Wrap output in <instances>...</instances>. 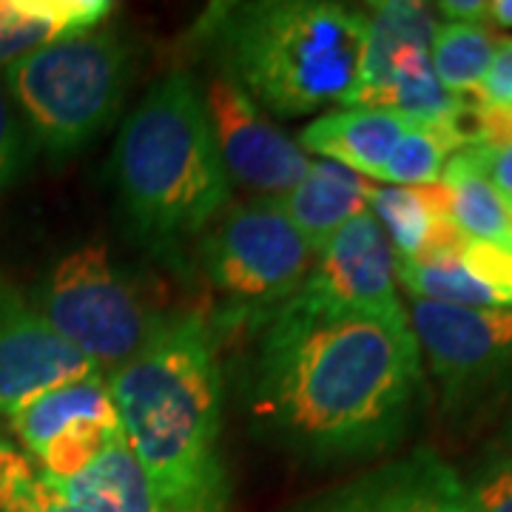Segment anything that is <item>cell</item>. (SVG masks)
<instances>
[{"label":"cell","mask_w":512,"mask_h":512,"mask_svg":"<svg viewBox=\"0 0 512 512\" xmlns=\"http://www.w3.org/2000/svg\"><path fill=\"white\" fill-rule=\"evenodd\" d=\"M245 373L254 430L311 461H367L407 439L424 399V362L410 319L285 299L254 319Z\"/></svg>","instance_id":"1"},{"label":"cell","mask_w":512,"mask_h":512,"mask_svg":"<svg viewBox=\"0 0 512 512\" xmlns=\"http://www.w3.org/2000/svg\"><path fill=\"white\" fill-rule=\"evenodd\" d=\"M109 390L163 512H228L217 330L197 313L165 316Z\"/></svg>","instance_id":"2"},{"label":"cell","mask_w":512,"mask_h":512,"mask_svg":"<svg viewBox=\"0 0 512 512\" xmlns=\"http://www.w3.org/2000/svg\"><path fill=\"white\" fill-rule=\"evenodd\" d=\"M111 174L131 237L148 254L180 265L188 242H200L231 200L197 80L160 77L123 120Z\"/></svg>","instance_id":"3"},{"label":"cell","mask_w":512,"mask_h":512,"mask_svg":"<svg viewBox=\"0 0 512 512\" xmlns=\"http://www.w3.org/2000/svg\"><path fill=\"white\" fill-rule=\"evenodd\" d=\"M365 20V12L328 0L217 3L202 18L200 37L217 69L259 109L293 120L348 100Z\"/></svg>","instance_id":"4"},{"label":"cell","mask_w":512,"mask_h":512,"mask_svg":"<svg viewBox=\"0 0 512 512\" xmlns=\"http://www.w3.org/2000/svg\"><path fill=\"white\" fill-rule=\"evenodd\" d=\"M131 66L128 37L111 26H94L18 60L3 72V86L35 151L69 160L117 117Z\"/></svg>","instance_id":"5"},{"label":"cell","mask_w":512,"mask_h":512,"mask_svg":"<svg viewBox=\"0 0 512 512\" xmlns=\"http://www.w3.org/2000/svg\"><path fill=\"white\" fill-rule=\"evenodd\" d=\"M32 305L106 379L146 348L165 319L114 268L103 242H86L49 265Z\"/></svg>","instance_id":"6"},{"label":"cell","mask_w":512,"mask_h":512,"mask_svg":"<svg viewBox=\"0 0 512 512\" xmlns=\"http://www.w3.org/2000/svg\"><path fill=\"white\" fill-rule=\"evenodd\" d=\"M197 256L228 316L256 319L299 291L316 254L276 200L256 197L225 208L197 242Z\"/></svg>","instance_id":"7"},{"label":"cell","mask_w":512,"mask_h":512,"mask_svg":"<svg viewBox=\"0 0 512 512\" xmlns=\"http://www.w3.org/2000/svg\"><path fill=\"white\" fill-rule=\"evenodd\" d=\"M407 319L447 416L470 419L512 396V311L413 299Z\"/></svg>","instance_id":"8"},{"label":"cell","mask_w":512,"mask_h":512,"mask_svg":"<svg viewBox=\"0 0 512 512\" xmlns=\"http://www.w3.org/2000/svg\"><path fill=\"white\" fill-rule=\"evenodd\" d=\"M200 94L220 160L231 180L262 200H279L308 174L311 157L268 120V114L231 74L214 69Z\"/></svg>","instance_id":"9"},{"label":"cell","mask_w":512,"mask_h":512,"mask_svg":"<svg viewBox=\"0 0 512 512\" xmlns=\"http://www.w3.org/2000/svg\"><path fill=\"white\" fill-rule=\"evenodd\" d=\"M293 296L330 311L407 316L396 291V254L370 208L339 228L313 256L311 271Z\"/></svg>","instance_id":"10"},{"label":"cell","mask_w":512,"mask_h":512,"mask_svg":"<svg viewBox=\"0 0 512 512\" xmlns=\"http://www.w3.org/2000/svg\"><path fill=\"white\" fill-rule=\"evenodd\" d=\"M285 512H476L464 478L419 447L311 495Z\"/></svg>","instance_id":"11"},{"label":"cell","mask_w":512,"mask_h":512,"mask_svg":"<svg viewBox=\"0 0 512 512\" xmlns=\"http://www.w3.org/2000/svg\"><path fill=\"white\" fill-rule=\"evenodd\" d=\"M97 367L57 333L0 271V416L60 384L80 382Z\"/></svg>","instance_id":"12"},{"label":"cell","mask_w":512,"mask_h":512,"mask_svg":"<svg viewBox=\"0 0 512 512\" xmlns=\"http://www.w3.org/2000/svg\"><path fill=\"white\" fill-rule=\"evenodd\" d=\"M365 18L359 72L342 109H384L399 80L433 69L430 46L439 15L430 3L382 0L367 9Z\"/></svg>","instance_id":"13"},{"label":"cell","mask_w":512,"mask_h":512,"mask_svg":"<svg viewBox=\"0 0 512 512\" xmlns=\"http://www.w3.org/2000/svg\"><path fill=\"white\" fill-rule=\"evenodd\" d=\"M410 117L387 109H336L299 131V148L319 160L342 165L362 180L382 183V171Z\"/></svg>","instance_id":"14"},{"label":"cell","mask_w":512,"mask_h":512,"mask_svg":"<svg viewBox=\"0 0 512 512\" xmlns=\"http://www.w3.org/2000/svg\"><path fill=\"white\" fill-rule=\"evenodd\" d=\"M370 191L373 183H367L348 168L328 160H311L308 174L288 194H282L276 205L305 237L313 254H319L339 228H345L353 217L365 214Z\"/></svg>","instance_id":"15"},{"label":"cell","mask_w":512,"mask_h":512,"mask_svg":"<svg viewBox=\"0 0 512 512\" xmlns=\"http://www.w3.org/2000/svg\"><path fill=\"white\" fill-rule=\"evenodd\" d=\"M9 427L23 444V450L35 458L46 444L57 436H66L86 427H123L117 407L111 399L109 379L103 373H92L80 382L60 384L46 390L12 410Z\"/></svg>","instance_id":"16"},{"label":"cell","mask_w":512,"mask_h":512,"mask_svg":"<svg viewBox=\"0 0 512 512\" xmlns=\"http://www.w3.org/2000/svg\"><path fill=\"white\" fill-rule=\"evenodd\" d=\"M111 0H0V72L63 37L103 26Z\"/></svg>","instance_id":"17"},{"label":"cell","mask_w":512,"mask_h":512,"mask_svg":"<svg viewBox=\"0 0 512 512\" xmlns=\"http://www.w3.org/2000/svg\"><path fill=\"white\" fill-rule=\"evenodd\" d=\"M52 487L72 512H163L126 441L103 450L77 476L52 481Z\"/></svg>","instance_id":"18"},{"label":"cell","mask_w":512,"mask_h":512,"mask_svg":"<svg viewBox=\"0 0 512 512\" xmlns=\"http://www.w3.org/2000/svg\"><path fill=\"white\" fill-rule=\"evenodd\" d=\"M439 183L447 188L450 217L464 231V237L490 242L512 254L510 205L495 191L473 151L453 154L441 171Z\"/></svg>","instance_id":"19"},{"label":"cell","mask_w":512,"mask_h":512,"mask_svg":"<svg viewBox=\"0 0 512 512\" xmlns=\"http://www.w3.org/2000/svg\"><path fill=\"white\" fill-rule=\"evenodd\" d=\"M367 208L390 239L396 259H416L436 217H450V197L441 183L421 188L373 185Z\"/></svg>","instance_id":"20"},{"label":"cell","mask_w":512,"mask_h":512,"mask_svg":"<svg viewBox=\"0 0 512 512\" xmlns=\"http://www.w3.org/2000/svg\"><path fill=\"white\" fill-rule=\"evenodd\" d=\"M495 37L476 23H441L433 35L430 63L441 86L461 100H481L478 89L490 69Z\"/></svg>","instance_id":"21"},{"label":"cell","mask_w":512,"mask_h":512,"mask_svg":"<svg viewBox=\"0 0 512 512\" xmlns=\"http://www.w3.org/2000/svg\"><path fill=\"white\" fill-rule=\"evenodd\" d=\"M458 151H461V143H458L450 120H444V123L413 120L384 165L382 183L399 185V188H421V185L439 183L444 165Z\"/></svg>","instance_id":"22"},{"label":"cell","mask_w":512,"mask_h":512,"mask_svg":"<svg viewBox=\"0 0 512 512\" xmlns=\"http://www.w3.org/2000/svg\"><path fill=\"white\" fill-rule=\"evenodd\" d=\"M55 487L23 447L0 436V512H37Z\"/></svg>","instance_id":"23"},{"label":"cell","mask_w":512,"mask_h":512,"mask_svg":"<svg viewBox=\"0 0 512 512\" xmlns=\"http://www.w3.org/2000/svg\"><path fill=\"white\" fill-rule=\"evenodd\" d=\"M461 268L490 293L493 308L512 311V254L490 242L467 239L461 251Z\"/></svg>","instance_id":"24"},{"label":"cell","mask_w":512,"mask_h":512,"mask_svg":"<svg viewBox=\"0 0 512 512\" xmlns=\"http://www.w3.org/2000/svg\"><path fill=\"white\" fill-rule=\"evenodd\" d=\"M35 146L23 128L18 109L0 80V197L20 183L32 165Z\"/></svg>","instance_id":"25"},{"label":"cell","mask_w":512,"mask_h":512,"mask_svg":"<svg viewBox=\"0 0 512 512\" xmlns=\"http://www.w3.org/2000/svg\"><path fill=\"white\" fill-rule=\"evenodd\" d=\"M476 512H512V456L493 450L464 478Z\"/></svg>","instance_id":"26"},{"label":"cell","mask_w":512,"mask_h":512,"mask_svg":"<svg viewBox=\"0 0 512 512\" xmlns=\"http://www.w3.org/2000/svg\"><path fill=\"white\" fill-rule=\"evenodd\" d=\"M478 97H481V103L512 106V37L495 40L493 60H490V69L484 74V80H481Z\"/></svg>","instance_id":"27"},{"label":"cell","mask_w":512,"mask_h":512,"mask_svg":"<svg viewBox=\"0 0 512 512\" xmlns=\"http://www.w3.org/2000/svg\"><path fill=\"white\" fill-rule=\"evenodd\" d=\"M478 128L473 148L481 151H501L512 146V106L478 103Z\"/></svg>","instance_id":"28"},{"label":"cell","mask_w":512,"mask_h":512,"mask_svg":"<svg viewBox=\"0 0 512 512\" xmlns=\"http://www.w3.org/2000/svg\"><path fill=\"white\" fill-rule=\"evenodd\" d=\"M464 151H473L476 154V160L484 168V174L490 177L495 191L504 197V202L510 205L512 211V146L501 148V151H481V148H464Z\"/></svg>","instance_id":"29"},{"label":"cell","mask_w":512,"mask_h":512,"mask_svg":"<svg viewBox=\"0 0 512 512\" xmlns=\"http://www.w3.org/2000/svg\"><path fill=\"white\" fill-rule=\"evenodd\" d=\"M439 18H447V23H476L481 26L490 20V3L487 0H441L433 6Z\"/></svg>","instance_id":"30"},{"label":"cell","mask_w":512,"mask_h":512,"mask_svg":"<svg viewBox=\"0 0 512 512\" xmlns=\"http://www.w3.org/2000/svg\"><path fill=\"white\" fill-rule=\"evenodd\" d=\"M490 20L501 29H512V0H493L490 3Z\"/></svg>","instance_id":"31"},{"label":"cell","mask_w":512,"mask_h":512,"mask_svg":"<svg viewBox=\"0 0 512 512\" xmlns=\"http://www.w3.org/2000/svg\"><path fill=\"white\" fill-rule=\"evenodd\" d=\"M495 450H498V453H510L512 456V421L507 424V430L501 433V439H498V444H495Z\"/></svg>","instance_id":"32"},{"label":"cell","mask_w":512,"mask_h":512,"mask_svg":"<svg viewBox=\"0 0 512 512\" xmlns=\"http://www.w3.org/2000/svg\"><path fill=\"white\" fill-rule=\"evenodd\" d=\"M37 512H72V510H69V507L60 501V495H57V490H55V495H52V498H49V501H46V504H43V507H40Z\"/></svg>","instance_id":"33"}]
</instances>
